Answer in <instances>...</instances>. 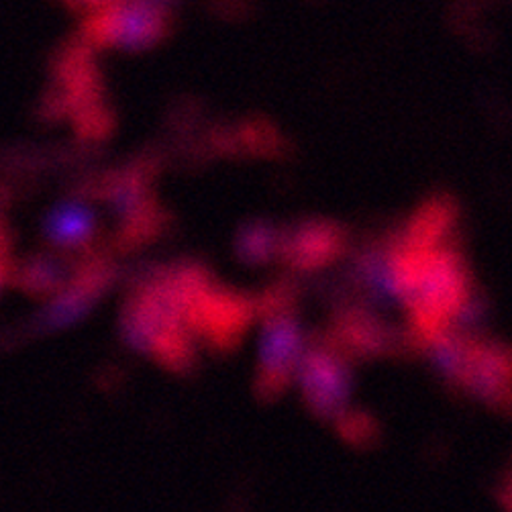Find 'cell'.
<instances>
[{
  "mask_svg": "<svg viewBox=\"0 0 512 512\" xmlns=\"http://www.w3.org/2000/svg\"><path fill=\"white\" fill-rule=\"evenodd\" d=\"M0 245H7V239H5V233H3V227H0Z\"/></svg>",
  "mask_w": 512,
  "mask_h": 512,
  "instance_id": "ac0fdd59",
  "label": "cell"
},
{
  "mask_svg": "<svg viewBox=\"0 0 512 512\" xmlns=\"http://www.w3.org/2000/svg\"><path fill=\"white\" fill-rule=\"evenodd\" d=\"M96 229V217L82 200H66L51 209L43 221L45 239L60 249L86 247Z\"/></svg>",
  "mask_w": 512,
  "mask_h": 512,
  "instance_id": "9c48e42d",
  "label": "cell"
},
{
  "mask_svg": "<svg viewBox=\"0 0 512 512\" xmlns=\"http://www.w3.org/2000/svg\"><path fill=\"white\" fill-rule=\"evenodd\" d=\"M296 370L311 411L321 419H337L345 411L351 392V376L339 353L304 351Z\"/></svg>",
  "mask_w": 512,
  "mask_h": 512,
  "instance_id": "5b68a950",
  "label": "cell"
},
{
  "mask_svg": "<svg viewBox=\"0 0 512 512\" xmlns=\"http://www.w3.org/2000/svg\"><path fill=\"white\" fill-rule=\"evenodd\" d=\"M107 196L111 198L115 211L123 219V241L135 243L145 237L158 233L160 229V211L147 196L145 180L141 170L125 172L115 176L105 186Z\"/></svg>",
  "mask_w": 512,
  "mask_h": 512,
  "instance_id": "8992f818",
  "label": "cell"
},
{
  "mask_svg": "<svg viewBox=\"0 0 512 512\" xmlns=\"http://www.w3.org/2000/svg\"><path fill=\"white\" fill-rule=\"evenodd\" d=\"M425 343L441 374L455 384H462V376H464L468 353H470V341L464 337L451 335L449 331H441L435 337L427 339Z\"/></svg>",
  "mask_w": 512,
  "mask_h": 512,
  "instance_id": "4fadbf2b",
  "label": "cell"
},
{
  "mask_svg": "<svg viewBox=\"0 0 512 512\" xmlns=\"http://www.w3.org/2000/svg\"><path fill=\"white\" fill-rule=\"evenodd\" d=\"M278 247V233L268 223H247L237 235V255L245 264L268 262Z\"/></svg>",
  "mask_w": 512,
  "mask_h": 512,
  "instance_id": "5bb4252c",
  "label": "cell"
},
{
  "mask_svg": "<svg viewBox=\"0 0 512 512\" xmlns=\"http://www.w3.org/2000/svg\"><path fill=\"white\" fill-rule=\"evenodd\" d=\"M255 313L266 319L255 392L262 400H272L286 390L298 368L302 331L292 313L288 286H276L255 300Z\"/></svg>",
  "mask_w": 512,
  "mask_h": 512,
  "instance_id": "6da1fadb",
  "label": "cell"
},
{
  "mask_svg": "<svg viewBox=\"0 0 512 512\" xmlns=\"http://www.w3.org/2000/svg\"><path fill=\"white\" fill-rule=\"evenodd\" d=\"M333 335L343 349L355 355L386 353L394 345V335L390 327L360 309L343 313L341 319L335 323Z\"/></svg>",
  "mask_w": 512,
  "mask_h": 512,
  "instance_id": "30bf717a",
  "label": "cell"
},
{
  "mask_svg": "<svg viewBox=\"0 0 512 512\" xmlns=\"http://www.w3.org/2000/svg\"><path fill=\"white\" fill-rule=\"evenodd\" d=\"M11 272H13V264L9 260V249L7 245H0V292L11 282Z\"/></svg>",
  "mask_w": 512,
  "mask_h": 512,
  "instance_id": "2e32d148",
  "label": "cell"
},
{
  "mask_svg": "<svg viewBox=\"0 0 512 512\" xmlns=\"http://www.w3.org/2000/svg\"><path fill=\"white\" fill-rule=\"evenodd\" d=\"M455 221V204L449 196H435L417 211V215L408 223L402 245L415 249H431L449 233Z\"/></svg>",
  "mask_w": 512,
  "mask_h": 512,
  "instance_id": "7c38bea8",
  "label": "cell"
},
{
  "mask_svg": "<svg viewBox=\"0 0 512 512\" xmlns=\"http://www.w3.org/2000/svg\"><path fill=\"white\" fill-rule=\"evenodd\" d=\"M115 274L113 264L105 258H90L82 262L66 286L49 298L37 319L39 327L45 331H56L86 317L98 298L113 284Z\"/></svg>",
  "mask_w": 512,
  "mask_h": 512,
  "instance_id": "277c9868",
  "label": "cell"
},
{
  "mask_svg": "<svg viewBox=\"0 0 512 512\" xmlns=\"http://www.w3.org/2000/svg\"><path fill=\"white\" fill-rule=\"evenodd\" d=\"M94 13L86 27V37L94 45L145 49L158 43L168 29L164 5L153 0H113Z\"/></svg>",
  "mask_w": 512,
  "mask_h": 512,
  "instance_id": "7a4b0ae2",
  "label": "cell"
},
{
  "mask_svg": "<svg viewBox=\"0 0 512 512\" xmlns=\"http://www.w3.org/2000/svg\"><path fill=\"white\" fill-rule=\"evenodd\" d=\"M345 247V233L329 221H309L292 229L280 249L296 270H317L333 262Z\"/></svg>",
  "mask_w": 512,
  "mask_h": 512,
  "instance_id": "ba28073f",
  "label": "cell"
},
{
  "mask_svg": "<svg viewBox=\"0 0 512 512\" xmlns=\"http://www.w3.org/2000/svg\"><path fill=\"white\" fill-rule=\"evenodd\" d=\"M70 3L80 7V9H94V11H98L102 7H107L109 3H113V0H70Z\"/></svg>",
  "mask_w": 512,
  "mask_h": 512,
  "instance_id": "e0dca14e",
  "label": "cell"
},
{
  "mask_svg": "<svg viewBox=\"0 0 512 512\" xmlns=\"http://www.w3.org/2000/svg\"><path fill=\"white\" fill-rule=\"evenodd\" d=\"M74 272L76 268H72L60 255L39 253L31 255L23 264L13 266L11 282L31 296L51 298L66 286Z\"/></svg>",
  "mask_w": 512,
  "mask_h": 512,
  "instance_id": "8fae6325",
  "label": "cell"
},
{
  "mask_svg": "<svg viewBox=\"0 0 512 512\" xmlns=\"http://www.w3.org/2000/svg\"><path fill=\"white\" fill-rule=\"evenodd\" d=\"M492 406L510 402V355L502 345L470 341L462 384Z\"/></svg>",
  "mask_w": 512,
  "mask_h": 512,
  "instance_id": "52a82bcc",
  "label": "cell"
},
{
  "mask_svg": "<svg viewBox=\"0 0 512 512\" xmlns=\"http://www.w3.org/2000/svg\"><path fill=\"white\" fill-rule=\"evenodd\" d=\"M153 3H160V5H166V3H170V0H153Z\"/></svg>",
  "mask_w": 512,
  "mask_h": 512,
  "instance_id": "d6986e66",
  "label": "cell"
},
{
  "mask_svg": "<svg viewBox=\"0 0 512 512\" xmlns=\"http://www.w3.org/2000/svg\"><path fill=\"white\" fill-rule=\"evenodd\" d=\"M255 315V302L249 298L215 288L211 280L200 286L186 306V325L207 337L217 349L233 347Z\"/></svg>",
  "mask_w": 512,
  "mask_h": 512,
  "instance_id": "3957f363",
  "label": "cell"
},
{
  "mask_svg": "<svg viewBox=\"0 0 512 512\" xmlns=\"http://www.w3.org/2000/svg\"><path fill=\"white\" fill-rule=\"evenodd\" d=\"M337 429L353 445H368L378 435L376 423L372 421L370 415H364V413H349L347 415L343 411L337 417Z\"/></svg>",
  "mask_w": 512,
  "mask_h": 512,
  "instance_id": "9a60e30c",
  "label": "cell"
}]
</instances>
